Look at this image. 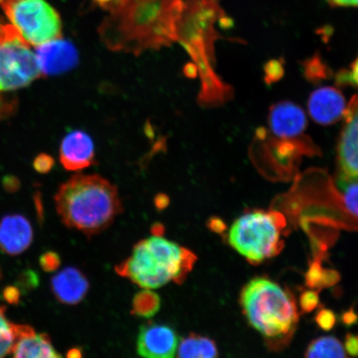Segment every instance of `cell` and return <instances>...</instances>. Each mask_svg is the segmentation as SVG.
Returning <instances> with one entry per match:
<instances>
[{"mask_svg":"<svg viewBox=\"0 0 358 358\" xmlns=\"http://www.w3.org/2000/svg\"><path fill=\"white\" fill-rule=\"evenodd\" d=\"M20 185V179L15 176H6L3 179V189L10 194L19 191Z\"/></svg>","mask_w":358,"mask_h":358,"instance_id":"cell-33","label":"cell"},{"mask_svg":"<svg viewBox=\"0 0 358 358\" xmlns=\"http://www.w3.org/2000/svg\"><path fill=\"white\" fill-rule=\"evenodd\" d=\"M6 310V307L0 306V357L10 355L15 341L12 323L4 315Z\"/></svg>","mask_w":358,"mask_h":358,"instance_id":"cell-22","label":"cell"},{"mask_svg":"<svg viewBox=\"0 0 358 358\" xmlns=\"http://www.w3.org/2000/svg\"><path fill=\"white\" fill-rule=\"evenodd\" d=\"M241 304L250 325L270 339L285 338L298 323L294 299L266 278L250 280L241 291Z\"/></svg>","mask_w":358,"mask_h":358,"instance_id":"cell-6","label":"cell"},{"mask_svg":"<svg viewBox=\"0 0 358 358\" xmlns=\"http://www.w3.org/2000/svg\"><path fill=\"white\" fill-rule=\"evenodd\" d=\"M155 207L158 210H163L167 208L169 203V199L166 195L160 194L155 198Z\"/></svg>","mask_w":358,"mask_h":358,"instance_id":"cell-37","label":"cell"},{"mask_svg":"<svg viewBox=\"0 0 358 358\" xmlns=\"http://www.w3.org/2000/svg\"><path fill=\"white\" fill-rule=\"evenodd\" d=\"M34 231L28 219L22 215H8L0 221V249L17 256L32 243Z\"/></svg>","mask_w":358,"mask_h":358,"instance_id":"cell-16","label":"cell"},{"mask_svg":"<svg viewBox=\"0 0 358 358\" xmlns=\"http://www.w3.org/2000/svg\"><path fill=\"white\" fill-rule=\"evenodd\" d=\"M178 336L171 327L150 323L142 326L137 338L138 355L150 358H170L176 356Z\"/></svg>","mask_w":358,"mask_h":358,"instance_id":"cell-11","label":"cell"},{"mask_svg":"<svg viewBox=\"0 0 358 358\" xmlns=\"http://www.w3.org/2000/svg\"><path fill=\"white\" fill-rule=\"evenodd\" d=\"M1 6L11 24L30 46L62 38L59 13L46 0H3Z\"/></svg>","mask_w":358,"mask_h":358,"instance_id":"cell-8","label":"cell"},{"mask_svg":"<svg viewBox=\"0 0 358 358\" xmlns=\"http://www.w3.org/2000/svg\"><path fill=\"white\" fill-rule=\"evenodd\" d=\"M15 341L12 355L20 357L58 358L62 355L53 348L51 338L46 334H37L33 327L12 324Z\"/></svg>","mask_w":358,"mask_h":358,"instance_id":"cell-15","label":"cell"},{"mask_svg":"<svg viewBox=\"0 0 358 358\" xmlns=\"http://www.w3.org/2000/svg\"><path fill=\"white\" fill-rule=\"evenodd\" d=\"M306 284L311 288H324L337 284L339 275L337 271L322 268L319 262H313L306 275Z\"/></svg>","mask_w":358,"mask_h":358,"instance_id":"cell-21","label":"cell"},{"mask_svg":"<svg viewBox=\"0 0 358 358\" xmlns=\"http://www.w3.org/2000/svg\"><path fill=\"white\" fill-rule=\"evenodd\" d=\"M208 227L210 230L216 234H223L226 231V224L218 217H213L209 219L208 222Z\"/></svg>","mask_w":358,"mask_h":358,"instance_id":"cell-34","label":"cell"},{"mask_svg":"<svg viewBox=\"0 0 358 358\" xmlns=\"http://www.w3.org/2000/svg\"><path fill=\"white\" fill-rule=\"evenodd\" d=\"M183 0H115L102 22L101 42L112 52L138 56L177 42Z\"/></svg>","mask_w":358,"mask_h":358,"instance_id":"cell-1","label":"cell"},{"mask_svg":"<svg viewBox=\"0 0 358 358\" xmlns=\"http://www.w3.org/2000/svg\"><path fill=\"white\" fill-rule=\"evenodd\" d=\"M51 288L58 301L75 306L86 297L89 282L82 271L67 267L52 277Z\"/></svg>","mask_w":358,"mask_h":358,"instance_id":"cell-17","label":"cell"},{"mask_svg":"<svg viewBox=\"0 0 358 358\" xmlns=\"http://www.w3.org/2000/svg\"><path fill=\"white\" fill-rule=\"evenodd\" d=\"M0 278H1V271H0Z\"/></svg>","mask_w":358,"mask_h":358,"instance_id":"cell-43","label":"cell"},{"mask_svg":"<svg viewBox=\"0 0 358 358\" xmlns=\"http://www.w3.org/2000/svg\"><path fill=\"white\" fill-rule=\"evenodd\" d=\"M345 352L349 355L358 356V335L348 334L345 340Z\"/></svg>","mask_w":358,"mask_h":358,"instance_id":"cell-32","label":"cell"},{"mask_svg":"<svg viewBox=\"0 0 358 358\" xmlns=\"http://www.w3.org/2000/svg\"><path fill=\"white\" fill-rule=\"evenodd\" d=\"M315 321L320 328L324 331H330L334 329L337 321L335 313L330 310H321L317 313Z\"/></svg>","mask_w":358,"mask_h":358,"instance_id":"cell-26","label":"cell"},{"mask_svg":"<svg viewBox=\"0 0 358 358\" xmlns=\"http://www.w3.org/2000/svg\"><path fill=\"white\" fill-rule=\"evenodd\" d=\"M39 264L44 271L55 272L60 267L61 259L57 253L48 252L40 257Z\"/></svg>","mask_w":358,"mask_h":358,"instance_id":"cell-27","label":"cell"},{"mask_svg":"<svg viewBox=\"0 0 358 358\" xmlns=\"http://www.w3.org/2000/svg\"><path fill=\"white\" fill-rule=\"evenodd\" d=\"M160 298L149 289L141 291L133 299L132 313L142 317H151L160 310Z\"/></svg>","mask_w":358,"mask_h":358,"instance_id":"cell-20","label":"cell"},{"mask_svg":"<svg viewBox=\"0 0 358 358\" xmlns=\"http://www.w3.org/2000/svg\"><path fill=\"white\" fill-rule=\"evenodd\" d=\"M67 357H83V351L80 348H74L67 352Z\"/></svg>","mask_w":358,"mask_h":358,"instance_id":"cell-41","label":"cell"},{"mask_svg":"<svg viewBox=\"0 0 358 358\" xmlns=\"http://www.w3.org/2000/svg\"><path fill=\"white\" fill-rule=\"evenodd\" d=\"M333 7L358 8V0H328Z\"/></svg>","mask_w":358,"mask_h":358,"instance_id":"cell-35","label":"cell"},{"mask_svg":"<svg viewBox=\"0 0 358 358\" xmlns=\"http://www.w3.org/2000/svg\"><path fill=\"white\" fill-rule=\"evenodd\" d=\"M358 317L356 315L355 312L353 311H348L344 313L343 316V323L348 325H352L355 324L357 321Z\"/></svg>","mask_w":358,"mask_h":358,"instance_id":"cell-38","label":"cell"},{"mask_svg":"<svg viewBox=\"0 0 358 358\" xmlns=\"http://www.w3.org/2000/svg\"><path fill=\"white\" fill-rule=\"evenodd\" d=\"M55 199L62 222L87 236L105 231L123 211L117 187L97 174H75Z\"/></svg>","mask_w":358,"mask_h":358,"instance_id":"cell-4","label":"cell"},{"mask_svg":"<svg viewBox=\"0 0 358 358\" xmlns=\"http://www.w3.org/2000/svg\"><path fill=\"white\" fill-rule=\"evenodd\" d=\"M343 118L338 148L340 178L358 181V95L347 105Z\"/></svg>","mask_w":358,"mask_h":358,"instance_id":"cell-10","label":"cell"},{"mask_svg":"<svg viewBox=\"0 0 358 358\" xmlns=\"http://www.w3.org/2000/svg\"><path fill=\"white\" fill-rule=\"evenodd\" d=\"M17 101L13 96H7L0 92V122L10 118L15 113Z\"/></svg>","mask_w":358,"mask_h":358,"instance_id":"cell-25","label":"cell"},{"mask_svg":"<svg viewBox=\"0 0 358 358\" xmlns=\"http://www.w3.org/2000/svg\"><path fill=\"white\" fill-rule=\"evenodd\" d=\"M8 24L3 22L2 17L0 16V43H1L6 36Z\"/></svg>","mask_w":358,"mask_h":358,"instance_id":"cell-40","label":"cell"},{"mask_svg":"<svg viewBox=\"0 0 358 358\" xmlns=\"http://www.w3.org/2000/svg\"><path fill=\"white\" fill-rule=\"evenodd\" d=\"M21 291L16 286H7L3 290V297L13 306H17L20 302Z\"/></svg>","mask_w":358,"mask_h":358,"instance_id":"cell-31","label":"cell"},{"mask_svg":"<svg viewBox=\"0 0 358 358\" xmlns=\"http://www.w3.org/2000/svg\"><path fill=\"white\" fill-rule=\"evenodd\" d=\"M196 259L189 249L154 235L134 245L131 256L115 271L143 289H158L171 281L182 284Z\"/></svg>","mask_w":358,"mask_h":358,"instance_id":"cell-5","label":"cell"},{"mask_svg":"<svg viewBox=\"0 0 358 358\" xmlns=\"http://www.w3.org/2000/svg\"><path fill=\"white\" fill-rule=\"evenodd\" d=\"M41 76L35 53L19 31L8 24L0 43V92L29 86Z\"/></svg>","mask_w":358,"mask_h":358,"instance_id":"cell-9","label":"cell"},{"mask_svg":"<svg viewBox=\"0 0 358 358\" xmlns=\"http://www.w3.org/2000/svg\"><path fill=\"white\" fill-rule=\"evenodd\" d=\"M220 0H183L177 24V42L185 49L192 69L200 80L199 104L220 106L231 99L232 88L216 70L215 42L219 38L217 25L227 22Z\"/></svg>","mask_w":358,"mask_h":358,"instance_id":"cell-2","label":"cell"},{"mask_svg":"<svg viewBox=\"0 0 358 358\" xmlns=\"http://www.w3.org/2000/svg\"><path fill=\"white\" fill-rule=\"evenodd\" d=\"M218 356L216 343L203 336L191 334L179 343L178 357L182 358H213Z\"/></svg>","mask_w":358,"mask_h":358,"instance_id":"cell-18","label":"cell"},{"mask_svg":"<svg viewBox=\"0 0 358 358\" xmlns=\"http://www.w3.org/2000/svg\"><path fill=\"white\" fill-rule=\"evenodd\" d=\"M39 285V277L34 271L27 270L22 271L17 280V288L21 293L27 294L31 290L37 288Z\"/></svg>","mask_w":358,"mask_h":358,"instance_id":"cell-24","label":"cell"},{"mask_svg":"<svg viewBox=\"0 0 358 358\" xmlns=\"http://www.w3.org/2000/svg\"><path fill=\"white\" fill-rule=\"evenodd\" d=\"M345 349L337 338L323 337L313 340L308 347L306 357H345Z\"/></svg>","mask_w":358,"mask_h":358,"instance_id":"cell-19","label":"cell"},{"mask_svg":"<svg viewBox=\"0 0 358 358\" xmlns=\"http://www.w3.org/2000/svg\"><path fill=\"white\" fill-rule=\"evenodd\" d=\"M36 210H37L38 218L40 224L43 221V208L42 203L41 194L39 192H36L34 196Z\"/></svg>","mask_w":358,"mask_h":358,"instance_id":"cell-36","label":"cell"},{"mask_svg":"<svg viewBox=\"0 0 358 358\" xmlns=\"http://www.w3.org/2000/svg\"><path fill=\"white\" fill-rule=\"evenodd\" d=\"M60 161L69 171H80L95 164V145L91 136L83 131H74L64 138L60 146Z\"/></svg>","mask_w":358,"mask_h":358,"instance_id":"cell-14","label":"cell"},{"mask_svg":"<svg viewBox=\"0 0 358 358\" xmlns=\"http://www.w3.org/2000/svg\"><path fill=\"white\" fill-rule=\"evenodd\" d=\"M338 80L339 83L352 85L358 88V57L352 62L350 69L338 74Z\"/></svg>","mask_w":358,"mask_h":358,"instance_id":"cell-29","label":"cell"},{"mask_svg":"<svg viewBox=\"0 0 358 358\" xmlns=\"http://www.w3.org/2000/svg\"><path fill=\"white\" fill-rule=\"evenodd\" d=\"M34 53L40 73L44 77L64 73L78 64L77 48L62 38L39 45Z\"/></svg>","mask_w":358,"mask_h":358,"instance_id":"cell-12","label":"cell"},{"mask_svg":"<svg viewBox=\"0 0 358 358\" xmlns=\"http://www.w3.org/2000/svg\"><path fill=\"white\" fill-rule=\"evenodd\" d=\"M285 226V218L278 212L245 213L232 225L228 241L249 262L261 263L283 248L281 236Z\"/></svg>","mask_w":358,"mask_h":358,"instance_id":"cell-7","label":"cell"},{"mask_svg":"<svg viewBox=\"0 0 358 358\" xmlns=\"http://www.w3.org/2000/svg\"><path fill=\"white\" fill-rule=\"evenodd\" d=\"M53 165H55V160L47 154L38 155L34 162V168L39 173H47L51 171Z\"/></svg>","mask_w":358,"mask_h":358,"instance_id":"cell-30","label":"cell"},{"mask_svg":"<svg viewBox=\"0 0 358 358\" xmlns=\"http://www.w3.org/2000/svg\"><path fill=\"white\" fill-rule=\"evenodd\" d=\"M299 303L303 312L310 313L319 306L320 297L317 291H306L299 299Z\"/></svg>","mask_w":358,"mask_h":358,"instance_id":"cell-28","label":"cell"},{"mask_svg":"<svg viewBox=\"0 0 358 358\" xmlns=\"http://www.w3.org/2000/svg\"><path fill=\"white\" fill-rule=\"evenodd\" d=\"M95 1L99 4L102 8H105L106 10H110L111 7L115 2V0H95Z\"/></svg>","mask_w":358,"mask_h":358,"instance_id":"cell-39","label":"cell"},{"mask_svg":"<svg viewBox=\"0 0 358 358\" xmlns=\"http://www.w3.org/2000/svg\"><path fill=\"white\" fill-rule=\"evenodd\" d=\"M347 108L345 98L338 89L323 87L313 91L308 98L310 117L321 125L333 124L343 118Z\"/></svg>","mask_w":358,"mask_h":358,"instance_id":"cell-13","label":"cell"},{"mask_svg":"<svg viewBox=\"0 0 358 358\" xmlns=\"http://www.w3.org/2000/svg\"><path fill=\"white\" fill-rule=\"evenodd\" d=\"M339 185L342 187L346 208L358 218V181L340 178Z\"/></svg>","mask_w":358,"mask_h":358,"instance_id":"cell-23","label":"cell"},{"mask_svg":"<svg viewBox=\"0 0 358 358\" xmlns=\"http://www.w3.org/2000/svg\"><path fill=\"white\" fill-rule=\"evenodd\" d=\"M3 1V0H0V4H1Z\"/></svg>","mask_w":358,"mask_h":358,"instance_id":"cell-42","label":"cell"},{"mask_svg":"<svg viewBox=\"0 0 358 358\" xmlns=\"http://www.w3.org/2000/svg\"><path fill=\"white\" fill-rule=\"evenodd\" d=\"M307 119L294 103L277 102L268 111L267 127L259 128L250 150L252 159L266 171L290 176L303 157L320 153L319 148L306 136Z\"/></svg>","mask_w":358,"mask_h":358,"instance_id":"cell-3","label":"cell"}]
</instances>
